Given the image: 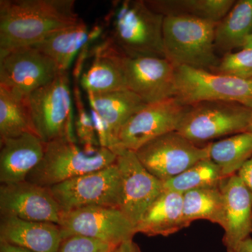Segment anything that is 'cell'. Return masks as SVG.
I'll return each instance as SVG.
<instances>
[{
	"instance_id": "cell-33",
	"label": "cell",
	"mask_w": 252,
	"mask_h": 252,
	"mask_svg": "<svg viewBox=\"0 0 252 252\" xmlns=\"http://www.w3.org/2000/svg\"><path fill=\"white\" fill-rule=\"evenodd\" d=\"M112 252H142L137 243L132 240H127L124 243L119 244Z\"/></svg>"
},
{
	"instance_id": "cell-4",
	"label": "cell",
	"mask_w": 252,
	"mask_h": 252,
	"mask_svg": "<svg viewBox=\"0 0 252 252\" xmlns=\"http://www.w3.org/2000/svg\"><path fill=\"white\" fill-rule=\"evenodd\" d=\"M117 155L104 147H84L77 141L59 139L46 143L44 157L26 181L53 187L78 176L110 166Z\"/></svg>"
},
{
	"instance_id": "cell-21",
	"label": "cell",
	"mask_w": 252,
	"mask_h": 252,
	"mask_svg": "<svg viewBox=\"0 0 252 252\" xmlns=\"http://www.w3.org/2000/svg\"><path fill=\"white\" fill-rule=\"evenodd\" d=\"M99 26L89 31L82 19L75 26L53 33L34 46L50 58L60 72H68L73 59L89 42L100 34Z\"/></svg>"
},
{
	"instance_id": "cell-38",
	"label": "cell",
	"mask_w": 252,
	"mask_h": 252,
	"mask_svg": "<svg viewBox=\"0 0 252 252\" xmlns=\"http://www.w3.org/2000/svg\"><path fill=\"white\" fill-rule=\"evenodd\" d=\"M112 251H113V250H112Z\"/></svg>"
},
{
	"instance_id": "cell-19",
	"label": "cell",
	"mask_w": 252,
	"mask_h": 252,
	"mask_svg": "<svg viewBox=\"0 0 252 252\" xmlns=\"http://www.w3.org/2000/svg\"><path fill=\"white\" fill-rule=\"evenodd\" d=\"M0 240L32 252H59L63 238L56 223L1 216Z\"/></svg>"
},
{
	"instance_id": "cell-32",
	"label": "cell",
	"mask_w": 252,
	"mask_h": 252,
	"mask_svg": "<svg viewBox=\"0 0 252 252\" xmlns=\"http://www.w3.org/2000/svg\"><path fill=\"white\" fill-rule=\"evenodd\" d=\"M237 175L252 193V157L244 164Z\"/></svg>"
},
{
	"instance_id": "cell-10",
	"label": "cell",
	"mask_w": 252,
	"mask_h": 252,
	"mask_svg": "<svg viewBox=\"0 0 252 252\" xmlns=\"http://www.w3.org/2000/svg\"><path fill=\"white\" fill-rule=\"evenodd\" d=\"M189 107L175 97L144 104L119 130L115 154L122 150L136 152L159 136L177 131Z\"/></svg>"
},
{
	"instance_id": "cell-12",
	"label": "cell",
	"mask_w": 252,
	"mask_h": 252,
	"mask_svg": "<svg viewBox=\"0 0 252 252\" xmlns=\"http://www.w3.org/2000/svg\"><path fill=\"white\" fill-rule=\"evenodd\" d=\"M59 68L34 46L0 54V86L23 97L54 80Z\"/></svg>"
},
{
	"instance_id": "cell-35",
	"label": "cell",
	"mask_w": 252,
	"mask_h": 252,
	"mask_svg": "<svg viewBox=\"0 0 252 252\" xmlns=\"http://www.w3.org/2000/svg\"><path fill=\"white\" fill-rule=\"evenodd\" d=\"M231 252H252V238L251 236L239 243L236 248Z\"/></svg>"
},
{
	"instance_id": "cell-26",
	"label": "cell",
	"mask_w": 252,
	"mask_h": 252,
	"mask_svg": "<svg viewBox=\"0 0 252 252\" xmlns=\"http://www.w3.org/2000/svg\"><path fill=\"white\" fill-rule=\"evenodd\" d=\"M209 155L224 178L235 175L252 157V132H241L210 143Z\"/></svg>"
},
{
	"instance_id": "cell-36",
	"label": "cell",
	"mask_w": 252,
	"mask_h": 252,
	"mask_svg": "<svg viewBox=\"0 0 252 252\" xmlns=\"http://www.w3.org/2000/svg\"><path fill=\"white\" fill-rule=\"evenodd\" d=\"M243 49H252V34L250 35L245 41Z\"/></svg>"
},
{
	"instance_id": "cell-16",
	"label": "cell",
	"mask_w": 252,
	"mask_h": 252,
	"mask_svg": "<svg viewBox=\"0 0 252 252\" xmlns=\"http://www.w3.org/2000/svg\"><path fill=\"white\" fill-rule=\"evenodd\" d=\"M220 188L225 208L222 242L231 252L252 233V193L237 174L223 179Z\"/></svg>"
},
{
	"instance_id": "cell-31",
	"label": "cell",
	"mask_w": 252,
	"mask_h": 252,
	"mask_svg": "<svg viewBox=\"0 0 252 252\" xmlns=\"http://www.w3.org/2000/svg\"><path fill=\"white\" fill-rule=\"evenodd\" d=\"M115 248L96 239L72 235L63 240L59 252H111Z\"/></svg>"
},
{
	"instance_id": "cell-11",
	"label": "cell",
	"mask_w": 252,
	"mask_h": 252,
	"mask_svg": "<svg viewBox=\"0 0 252 252\" xmlns=\"http://www.w3.org/2000/svg\"><path fill=\"white\" fill-rule=\"evenodd\" d=\"M58 225L63 240L82 235L114 247L136 234L135 225L119 209L113 207L91 206L62 212Z\"/></svg>"
},
{
	"instance_id": "cell-9",
	"label": "cell",
	"mask_w": 252,
	"mask_h": 252,
	"mask_svg": "<svg viewBox=\"0 0 252 252\" xmlns=\"http://www.w3.org/2000/svg\"><path fill=\"white\" fill-rule=\"evenodd\" d=\"M210 143L200 146L177 131L147 142L136 151L142 165L162 182L171 180L194 164L210 158Z\"/></svg>"
},
{
	"instance_id": "cell-27",
	"label": "cell",
	"mask_w": 252,
	"mask_h": 252,
	"mask_svg": "<svg viewBox=\"0 0 252 252\" xmlns=\"http://www.w3.org/2000/svg\"><path fill=\"white\" fill-rule=\"evenodd\" d=\"M28 132L36 134L26 97L0 86V140Z\"/></svg>"
},
{
	"instance_id": "cell-7",
	"label": "cell",
	"mask_w": 252,
	"mask_h": 252,
	"mask_svg": "<svg viewBox=\"0 0 252 252\" xmlns=\"http://www.w3.org/2000/svg\"><path fill=\"white\" fill-rule=\"evenodd\" d=\"M174 97L188 106L205 101H225L252 109V78L238 79L181 66L175 69Z\"/></svg>"
},
{
	"instance_id": "cell-6",
	"label": "cell",
	"mask_w": 252,
	"mask_h": 252,
	"mask_svg": "<svg viewBox=\"0 0 252 252\" xmlns=\"http://www.w3.org/2000/svg\"><path fill=\"white\" fill-rule=\"evenodd\" d=\"M252 118V109L238 102L205 101L190 106L177 131L200 145L247 132Z\"/></svg>"
},
{
	"instance_id": "cell-1",
	"label": "cell",
	"mask_w": 252,
	"mask_h": 252,
	"mask_svg": "<svg viewBox=\"0 0 252 252\" xmlns=\"http://www.w3.org/2000/svg\"><path fill=\"white\" fill-rule=\"evenodd\" d=\"M74 0H1L0 54L31 46L80 21Z\"/></svg>"
},
{
	"instance_id": "cell-37",
	"label": "cell",
	"mask_w": 252,
	"mask_h": 252,
	"mask_svg": "<svg viewBox=\"0 0 252 252\" xmlns=\"http://www.w3.org/2000/svg\"><path fill=\"white\" fill-rule=\"evenodd\" d=\"M247 132H252V118L251 122H250V126H249L248 130H247Z\"/></svg>"
},
{
	"instance_id": "cell-29",
	"label": "cell",
	"mask_w": 252,
	"mask_h": 252,
	"mask_svg": "<svg viewBox=\"0 0 252 252\" xmlns=\"http://www.w3.org/2000/svg\"><path fill=\"white\" fill-rule=\"evenodd\" d=\"M211 72L238 79L252 78V49H242L236 53H228L220 59Z\"/></svg>"
},
{
	"instance_id": "cell-2",
	"label": "cell",
	"mask_w": 252,
	"mask_h": 252,
	"mask_svg": "<svg viewBox=\"0 0 252 252\" xmlns=\"http://www.w3.org/2000/svg\"><path fill=\"white\" fill-rule=\"evenodd\" d=\"M165 16L153 11L145 0L112 3L105 18L107 39L128 58H165L162 26Z\"/></svg>"
},
{
	"instance_id": "cell-3",
	"label": "cell",
	"mask_w": 252,
	"mask_h": 252,
	"mask_svg": "<svg viewBox=\"0 0 252 252\" xmlns=\"http://www.w3.org/2000/svg\"><path fill=\"white\" fill-rule=\"evenodd\" d=\"M217 22L188 16H167L162 26L165 58L181 66L210 71L218 65L215 45Z\"/></svg>"
},
{
	"instance_id": "cell-34",
	"label": "cell",
	"mask_w": 252,
	"mask_h": 252,
	"mask_svg": "<svg viewBox=\"0 0 252 252\" xmlns=\"http://www.w3.org/2000/svg\"><path fill=\"white\" fill-rule=\"evenodd\" d=\"M0 252H32L27 249L0 240Z\"/></svg>"
},
{
	"instance_id": "cell-14",
	"label": "cell",
	"mask_w": 252,
	"mask_h": 252,
	"mask_svg": "<svg viewBox=\"0 0 252 252\" xmlns=\"http://www.w3.org/2000/svg\"><path fill=\"white\" fill-rule=\"evenodd\" d=\"M126 88L145 104L174 97L175 69L164 58H128L122 54Z\"/></svg>"
},
{
	"instance_id": "cell-23",
	"label": "cell",
	"mask_w": 252,
	"mask_h": 252,
	"mask_svg": "<svg viewBox=\"0 0 252 252\" xmlns=\"http://www.w3.org/2000/svg\"><path fill=\"white\" fill-rule=\"evenodd\" d=\"M252 34V0H239L217 23L215 49L224 54L237 48L243 49L245 41Z\"/></svg>"
},
{
	"instance_id": "cell-28",
	"label": "cell",
	"mask_w": 252,
	"mask_h": 252,
	"mask_svg": "<svg viewBox=\"0 0 252 252\" xmlns=\"http://www.w3.org/2000/svg\"><path fill=\"white\" fill-rule=\"evenodd\" d=\"M223 179L220 167L211 159H203L171 180L164 182V190L183 195L195 189L220 187Z\"/></svg>"
},
{
	"instance_id": "cell-20",
	"label": "cell",
	"mask_w": 252,
	"mask_h": 252,
	"mask_svg": "<svg viewBox=\"0 0 252 252\" xmlns=\"http://www.w3.org/2000/svg\"><path fill=\"white\" fill-rule=\"evenodd\" d=\"M187 227L183 211V195L164 190L136 225L135 231L147 236L166 237Z\"/></svg>"
},
{
	"instance_id": "cell-15",
	"label": "cell",
	"mask_w": 252,
	"mask_h": 252,
	"mask_svg": "<svg viewBox=\"0 0 252 252\" xmlns=\"http://www.w3.org/2000/svg\"><path fill=\"white\" fill-rule=\"evenodd\" d=\"M61 211L48 187L27 181L0 185L1 216L58 224Z\"/></svg>"
},
{
	"instance_id": "cell-8",
	"label": "cell",
	"mask_w": 252,
	"mask_h": 252,
	"mask_svg": "<svg viewBox=\"0 0 252 252\" xmlns=\"http://www.w3.org/2000/svg\"><path fill=\"white\" fill-rule=\"evenodd\" d=\"M49 189L62 212L91 206L120 209L122 204V180L116 162Z\"/></svg>"
},
{
	"instance_id": "cell-13",
	"label": "cell",
	"mask_w": 252,
	"mask_h": 252,
	"mask_svg": "<svg viewBox=\"0 0 252 252\" xmlns=\"http://www.w3.org/2000/svg\"><path fill=\"white\" fill-rule=\"evenodd\" d=\"M117 163L122 180L121 210L135 227L147 209L164 191L163 182L150 173L135 152L122 150Z\"/></svg>"
},
{
	"instance_id": "cell-25",
	"label": "cell",
	"mask_w": 252,
	"mask_h": 252,
	"mask_svg": "<svg viewBox=\"0 0 252 252\" xmlns=\"http://www.w3.org/2000/svg\"><path fill=\"white\" fill-rule=\"evenodd\" d=\"M183 211L188 226L194 220H205L222 228L225 208L220 187L195 189L183 194Z\"/></svg>"
},
{
	"instance_id": "cell-22",
	"label": "cell",
	"mask_w": 252,
	"mask_h": 252,
	"mask_svg": "<svg viewBox=\"0 0 252 252\" xmlns=\"http://www.w3.org/2000/svg\"><path fill=\"white\" fill-rule=\"evenodd\" d=\"M87 94L91 109L97 113L108 129L114 144L113 152L115 154L119 130L127 119L146 104L128 89Z\"/></svg>"
},
{
	"instance_id": "cell-30",
	"label": "cell",
	"mask_w": 252,
	"mask_h": 252,
	"mask_svg": "<svg viewBox=\"0 0 252 252\" xmlns=\"http://www.w3.org/2000/svg\"><path fill=\"white\" fill-rule=\"evenodd\" d=\"M75 81L77 82L74 87V98L77 109L74 120L76 139L79 144L84 147H100L91 113L86 111L81 99L80 90L77 84L78 81Z\"/></svg>"
},
{
	"instance_id": "cell-17",
	"label": "cell",
	"mask_w": 252,
	"mask_h": 252,
	"mask_svg": "<svg viewBox=\"0 0 252 252\" xmlns=\"http://www.w3.org/2000/svg\"><path fill=\"white\" fill-rule=\"evenodd\" d=\"M45 146L31 132L0 140V183L26 180L44 157Z\"/></svg>"
},
{
	"instance_id": "cell-24",
	"label": "cell",
	"mask_w": 252,
	"mask_h": 252,
	"mask_svg": "<svg viewBox=\"0 0 252 252\" xmlns=\"http://www.w3.org/2000/svg\"><path fill=\"white\" fill-rule=\"evenodd\" d=\"M155 12L167 16H188L219 22L235 4L234 0H145Z\"/></svg>"
},
{
	"instance_id": "cell-18",
	"label": "cell",
	"mask_w": 252,
	"mask_h": 252,
	"mask_svg": "<svg viewBox=\"0 0 252 252\" xmlns=\"http://www.w3.org/2000/svg\"><path fill=\"white\" fill-rule=\"evenodd\" d=\"M92 62L80 79L86 94H100L127 89L122 54L107 39L91 50Z\"/></svg>"
},
{
	"instance_id": "cell-5",
	"label": "cell",
	"mask_w": 252,
	"mask_h": 252,
	"mask_svg": "<svg viewBox=\"0 0 252 252\" xmlns=\"http://www.w3.org/2000/svg\"><path fill=\"white\" fill-rule=\"evenodd\" d=\"M36 135L44 143L69 139L73 132L72 96L68 72H60L54 80L26 97Z\"/></svg>"
}]
</instances>
